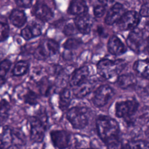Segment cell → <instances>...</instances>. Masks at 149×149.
Returning <instances> with one entry per match:
<instances>
[{
    "label": "cell",
    "mask_w": 149,
    "mask_h": 149,
    "mask_svg": "<svg viewBox=\"0 0 149 149\" xmlns=\"http://www.w3.org/2000/svg\"><path fill=\"white\" fill-rule=\"evenodd\" d=\"M116 83L120 88L125 90L135 86L137 79L133 73H127L120 75L117 79Z\"/></svg>",
    "instance_id": "obj_18"
},
{
    "label": "cell",
    "mask_w": 149,
    "mask_h": 149,
    "mask_svg": "<svg viewBox=\"0 0 149 149\" xmlns=\"http://www.w3.org/2000/svg\"><path fill=\"white\" fill-rule=\"evenodd\" d=\"M107 49L108 52L115 56H119L124 54L127 49L125 45L116 36H112L107 44Z\"/></svg>",
    "instance_id": "obj_15"
},
{
    "label": "cell",
    "mask_w": 149,
    "mask_h": 149,
    "mask_svg": "<svg viewBox=\"0 0 149 149\" xmlns=\"http://www.w3.org/2000/svg\"><path fill=\"white\" fill-rule=\"evenodd\" d=\"M21 36L22 37L26 40H29L32 38H34L32 31L29 27V26H26L23 28L21 31Z\"/></svg>",
    "instance_id": "obj_34"
},
{
    "label": "cell",
    "mask_w": 149,
    "mask_h": 149,
    "mask_svg": "<svg viewBox=\"0 0 149 149\" xmlns=\"http://www.w3.org/2000/svg\"><path fill=\"white\" fill-rule=\"evenodd\" d=\"M17 5L22 8H29L32 4L33 0H14Z\"/></svg>",
    "instance_id": "obj_37"
},
{
    "label": "cell",
    "mask_w": 149,
    "mask_h": 149,
    "mask_svg": "<svg viewBox=\"0 0 149 149\" xmlns=\"http://www.w3.org/2000/svg\"><path fill=\"white\" fill-rule=\"evenodd\" d=\"M74 149H94V148H92V147H81V148H80V147H75Z\"/></svg>",
    "instance_id": "obj_39"
},
{
    "label": "cell",
    "mask_w": 149,
    "mask_h": 149,
    "mask_svg": "<svg viewBox=\"0 0 149 149\" xmlns=\"http://www.w3.org/2000/svg\"><path fill=\"white\" fill-rule=\"evenodd\" d=\"M105 144L107 149H129L128 143L123 142L119 137L111 139Z\"/></svg>",
    "instance_id": "obj_25"
},
{
    "label": "cell",
    "mask_w": 149,
    "mask_h": 149,
    "mask_svg": "<svg viewBox=\"0 0 149 149\" xmlns=\"http://www.w3.org/2000/svg\"><path fill=\"white\" fill-rule=\"evenodd\" d=\"M29 64L25 61H19L15 65L12 69V75L13 76H22L24 75L28 71Z\"/></svg>",
    "instance_id": "obj_24"
},
{
    "label": "cell",
    "mask_w": 149,
    "mask_h": 149,
    "mask_svg": "<svg viewBox=\"0 0 149 149\" xmlns=\"http://www.w3.org/2000/svg\"><path fill=\"white\" fill-rule=\"evenodd\" d=\"M89 110L84 107H73L66 112V119L72 126L78 130L84 129L89 121Z\"/></svg>",
    "instance_id": "obj_4"
},
{
    "label": "cell",
    "mask_w": 149,
    "mask_h": 149,
    "mask_svg": "<svg viewBox=\"0 0 149 149\" xmlns=\"http://www.w3.org/2000/svg\"><path fill=\"white\" fill-rule=\"evenodd\" d=\"M9 19L12 24L18 28L23 26L27 21L25 13L19 9L13 10L10 15Z\"/></svg>",
    "instance_id": "obj_21"
},
{
    "label": "cell",
    "mask_w": 149,
    "mask_h": 149,
    "mask_svg": "<svg viewBox=\"0 0 149 149\" xmlns=\"http://www.w3.org/2000/svg\"><path fill=\"white\" fill-rule=\"evenodd\" d=\"M94 87L93 81L87 80L80 85L74 87L73 91V95L77 98H82L93 91Z\"/></svg>",
    "instance_id": "obj_17"
},
{
    "label": "cell",
    "mask_w": 149,
    "mask_h": 149,
    "mask_svg": "<svg viewBox=\"0 0 149 149\" xmlns=\"http://www.w3.org/2000/svg\"><path fill=\"white\" fill-rule=\"evenodd\" d=\"M106 9L105 6L102 5H97L94 8L93 12L94 15L96 17H101L105 13Z\"/></svg>",
    "instance_id": "obj_33"
},
{
    "label": "cell",
    "mask_w": 149,
    "mask_h": 149,
    "mask_svg": "<svg viewBox=\"0 0 149 149\" xmlns=\"http://www.w3.org/2000/svg\"><path fill=\"white\" fill-rule=\"evenodd\" d=\"M129 149H148V143L143 140H133L128 143Z\"/></svg>",
    "instance_id": "obj_28"
},
{
    "label": "cell",
    "mask_w": 149,
    "mask_h": 149,
    "mask_svg": "<svg viewBox=\"0 0 149 149\" xmlns=\"http://www.w3.org/2000/svg\"><path fill=\"white\" fill-rule=\"evenodd\" d=\"M59 50L58 43L52 39H45L41 41L35 49L33 55L40 61H44L57 53Z\"/></svg>",
    "instance_id": "obj_6"
},
{
    "label": "cell",
    "mask_w": 149,
    "mask_h": 149,
    "mask_svg": "<svg viewBox=\"0 0 149 149\" xmlns=\"http://www.w3.org/2000/svg\"><path fill=\"white\" fill-rule=\"evenodd\" d=\"M30 125V137L34 143H41L44 138L45 125L37 116H31L29 119Z\"/></svg>",
    "instance_id": "obj_10"
},
{
    "label": "cell",
    "mask_w": 149,
    "mask_h": 149,
    "mask_svg": "<svg viewBox=\"0 0 149 149\" xmlns=\"http://www.w3.org/2000/svg\"><path fill=\"white\" fill-rule=\"evenodd\" d=\"M140 16L136 11L128 10L125 12L116 22L118 28L121 31L134 30L139 25Z\"/></svg>",
    "instance_id": "obj_7"
},
{
    "label": "cell",
    "mask_w": 149,
    "mask_h": 149,
    "mask_svg": "<svg viewBox=\"0 0 149 149\" xmlns=\"http://www.w3.org/2000/svg\"><path fill=\"white\" fill-rule=\"evenodd\" d=\"M126 44L133 52L137 54L141 53L147 48V41L145 38L144 33L140 30L134 29L128 36Z\"/></svg>",
    "instance_id": "obj_8"
},
{
    "label": "cell",
    "mask_w": 149,
    "mask_h": 149,
    "mask_svg": "<svg viewBox=\"0 0 149 149\" xmlns=\"http://www.w3.org/2000/svg\"><path fill=\"white\" fill-rule=\"evenodd\" d=\"M125 59L111 60L108 58L101 59L97 65V73L102 77L109 80L118 76L126 67Z\"/></svg>",
    "instance_id": "obj_3"
},
{
    "label": "cell",
    "mask_w": 149,
    "mask_h": 149,
    "mask_svg": "<svg viewBox=\"0 0 149 149\" xmlns=\"http://www.w3.org/2000/svg\"><path fill=\"white\" fill-rule=\"evenodd\" d=\"M72 100V94L70 90L68 87L62 88L59 96V107L61 111L66 110L69 107Z\"/></svg>",
    "instance_id": "obj_22"
},
{
    "label": "cell",
    "mask_w": 149,
    "mask_h": 149,
    "mask_svg": "<svg viewBox=\"0 0 149 149\" xmlns=\"http://www.w3.org/2000/svg\"><path fill=\"white\" fill-rule=\"evenodd\" d=\"M33 13L39 20L45 22L51 20L54 13L52 9L46 3L38 1L33 7Z\"/></svg>",
    "instance_id": "obj_12"
},
{
    "label": "cell",
    "mask_w": 149,
    "mask_h": 149,
    "mask_svg": "<svg viewBox=\"0 0 149 149\" xmlns=\"http://www.w3.org/2000/svg\"><path fill=\"white\" fill-rule=\"evenodd\" d=\"M83 1H86V0H83ZM89 1H90V0H89Z\"/></svg>",
    "instance_id": "obj_40"
},
{
    "label": "cell",
    "mask_w": 149,
    "mask_h": 149,
    "mask_svg": "<svg viewBox=\"0 0 149 149\" xmlns=\"http://www.w3.org/2000/svg\"><path fill=\"white\" fill-rule=\"evenodd\" d=\"M77 29L74 25L72 23L67 24L63 29V33L67 36H72L76 33Z\"/></svg>",
    "instance_id": "obj_32"
},
{
    "label": "cell",
    "mask_w": 149,
    "mask_h": 149,
    "mask_svg": "<svg viewBox=\"0 0 149 149\" xmlns=\"http://www.w3.org/2000/svg\"><path fill=\"white\" fill-rule=\"evenodd\" d=\"M10 109L9 103L3 99L0 101V126H3L7 121Z\"/></svg>",
    "instance_id": "obj_23"
},
{
    "label": "cell",
    "mask_w": 149,
    "mask_h": 149,
    "mask_svg": "<svg viewBox=\"0 0 149 149\" xmlns=\"http://www.w3.org/2000/svg\"><path fill=\"white\" fill-rule=\"evenodd\" d=\"M96 129L98 137L105 143L119 137V125L115 119L109 116H99L96 120Z\"/></svg>",
    "instance_id": "obj_1"
},
{
    "label": "cell",
    "mask_w": 149,
    "mask_h": 149,
    "mask_svg": "<svg viewBox=\"0 0 149 149\" xmlns=\"http://www.w3.org/2000/svg\"><path fill=\"white\" fill-rule=\"evenodd\" d=\"M81 44V41L76 38H69L63 44V47L66 49L71 50L77 48Z\"/></svg>",
    "instance_id": "obj_29"
},
{
    "label": "cell",
    "mask_w": 149,
    "mask_h": 149,
    "mask_svg": "<svg viewBox=\"0 0 149 149\" xmlns=\"http://www.w3.org/2000/svg\"><path fill=\"white\" fill-rule=\"evenodd\" d=\"M39 91L42 95L47 96L51 91L52 84L47 77H43L37 83Z\"/></svg>",
    "instance_id": "obj_26"
},
{
    "label": "cell",
    "mask_w": 149,
    "mask_h": 149,
    "mask_svg": "<svg viewBox=\"0 0 149 149\" xmlns=\"http://www.w3.org/2000/svg\"><path fill=\"white\" fill-rule=\"evenodd\" d=\"M74 22L77 30L80 33L87 34L90 32L93 26V20L87 13L77 16Z\"/></svg>",
    "instance_id": "obj_14"
},
{
    "label": "cell",
    "mask_w": 149,
    "mask_h": 149,
    "mask_svg": "<svg viewBox=\"0 0 149 149\" xmlns=\"http://www.w3.org/2000/svg\"><path fill=\"white\" fill-rule=\"evenodd\" d=\"M114 95L113 89L107 84L98 87L94 91L92 98V102L97 108L105 106Z\"/></svg>",
    "instance_id": "obj_9"
},
{
    "label": "cell",
    "mask_w": 149,
    "mask_h": 149,
    "mask_svg": "<svg viewBox=\"0 0 149 149\" xmlns=\"http://www.w3.org/2000/svg\"><path fill=\"white\" fill-rule=\"evenodd\" d=\"M144 3L142 5V6L140 8L139 15L140 16L142 17H148L149 12H148V0H145L143 1Z\"/></svg>",
    "instance_id": "obj_35"
},
{
    "label": "cell",
    "mask_w": 149,
    "mask_h": 149,
    "mask_svg": "<svg viewBox=\"0 0 149 149\" xmlns=\"http://www.w3.org/2000/svg\"><path fill=\"white\" fill-rule=\"evenodd\" d=\"M98 1L101 3V5L106 7L112 4L114 2V0H98Z\"/></svg>",
    "instance_id": "obj_38"
},
{
    "label": "cell",
    "mask_w": 149,
    "mask_h": 149,
    "mask_svg": "<svg viewBox=\"0 0 149 149\" xmlns=\"http://www.w3.org/2000/svg\"><path fill=\"white\" fill-rule=\"evenodd\" d=\"M12 62L9 59H4L0 62V78H4L9 72Z\"/></svg>",
    "instance_id": "obj_30"
},
{
    "label": "cell",
    "mask_w": 149,
    "mask_h": 149,
    "mask_svg": "<svg viewBox=\"0 0 149 149\" xmlns=\"http://www.w3.org/2000/svg\"><path fill=\"white\" fill-rule=\"evenodd\" d=\"M25 143V136L19 129L5 126L0 135V149H20Z\"/></svg>",
    "instance_id": "obj_2"
},
{
    "label": "cell",
    "mask_w": 149,
    "mask_h": 149,
    "mask_svg": "<svg viewBox=\"0 0 149 149\" xmlns=\"http://www.w3.org/2000/svg\"><path fill=\"white\" fill-rule=\"evenodd\" d=\"M139 107V104L135 99L119 101L115 104V114L117 118L130 123L132 116L137 112Z\"/></svg>",
    "instance_id": "obj_5"
},
{
    "label": "cell",
    "mask_w": 149,
    "mask_h": 149,
    "mask_svg": "<svg viewBox=\"0 0 149 149\" xmlns=\"http://www.w3.org/2000/svg\"><path fill=\"white\" fill-rule=\"evenodd\" d=\"M125 12L123 6L120 3H116L108 11L105 18V23L108 25L115 23Z\"/></svg>",
    "instance_id": "obj_16"
},
{
    "label": "cell",
    "mask_w": 149,
    "mask_h": 149,
    "mask_svg": "<svg viewBox=\"0 0 149 149\" xmlns=\"http://www.w3.org/2000/svg\"><path fill=\"white\" fill-rule=\"evenodd\" d=\"M32 31L34 37L39 36L41 34V27L39 24L37 23H32L31 25H29Z\"/></svg>",
    "instance_id": "obj_36"
},
{
    "label": "cell",
    "mask_w": 149,
    "mask_h": 149,
    "mask_svg": "<svg viewBox=\"0 0 149 149\" xmlns=\"http://www.w3.org/2000/svg\"><path fill=\"white\" fill-rule=\"evenodd\" d=\"M89 69L86 66H81L74 70L69 77V85L74 87L86 81L89 76Z\"/></svg>",
    "instance_id": "obj_13"
},
{
    "label": "cell",
    "mask_w": 149,
    "mask_h": 149,
    "mask_svg": "<svg viewBox=\"0 0 149 149\" xmlns=\"http://www.w3.org/2000/svg\"><path fill=\"white\" fill-rule=\"evenodd\" d=\"M9 34V27L7 23L0 22V42L5 41Z\"/></svg>",
    "instance_id": "obj_31"
},
{
    "label": "cell",
    "mask_w": 149,
    "mask_h": 149,
    "mask_svg": "<svg viewBox=\"0 0 149 149\" xmlns=\"http://www.w3.org/2000/svg\"><path fill=\"white\" fill-rule=\"evenodd\" d=\"M38 96L37 94L31 90L28 89L23 95V101L24 103L29 105H36L38 103Z\"/></svg>",
    "instance_id": "obj_27"
},
{
    "label": "cell",
    "mask_w": 149,
    "mask_h": 149,
    "mask_svg": "<svg viewBox=\"0 0 149 149\" xmlns=\"http://www.w3.org/2000/svg\"><path fill=\"white\" fill-rule=\"evenodd\" d=\"M134 71L141 77L148 80L149 76V66L148 59H140L134 62L133 65Z\"/></svg>",
    "instance_id": "obj_20"
},
{
    "label": "cell",
    "mask_w": 149,
    "mask_h": 149,
    "mask_svg": "<svg viewBox=\"0 0 149 149\" xmlns=\"http://www.w3.org/2000/svg\"><path fill=\"white\" fill-rule=\"evenodd\" d=\"M50 137L54 146L58 149H65L70 144V134L65 130H54L50 132Z\"/></svg>",
    "instance_id": "obj_11"
},
{
    "label": "cell",
    "mask_w": 149,
    "mask_h": 149,
    "mask_svg": "<svg viewBox=\"0 0 149 149\" xmlns=\"http://www.w3.org/2000/svg\"><path fill=\"white\" fill-rule=\"evenodd\" d=\"M87 11L88 7L83 0H72L68 8L69 13L76 16L86 13Z\"/></svg>",
    "instance_id": "obj_19"
}]
</instances>
